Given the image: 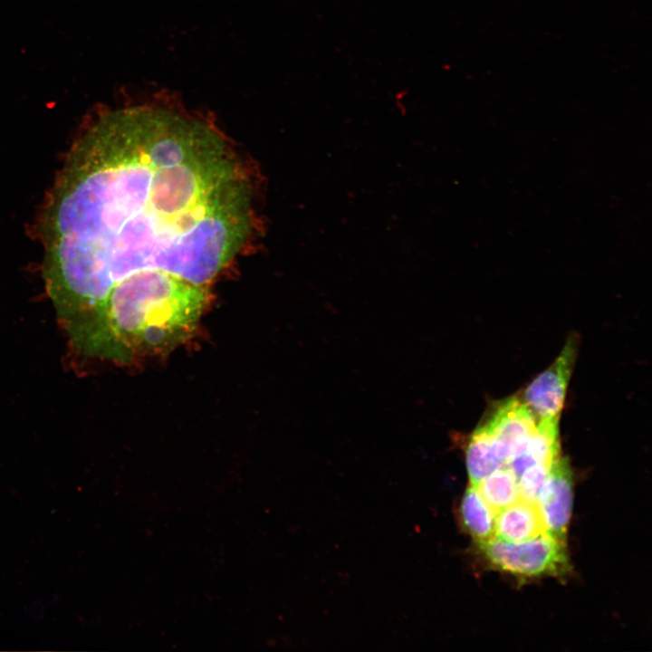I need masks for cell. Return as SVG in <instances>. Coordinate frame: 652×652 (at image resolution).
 <instances>
[{"mask_svg": "<svg viewBox=\"0 0 652 652\" xmlns=\"http://www.w3.org/2000/svg\"><path fill=\"white\" fill-rule=\"evenodd\" d=\"M504 464L523 451L535 429L537 418L523 399L508 398L499 403L485 421Z\"/></svg>", "mask_w": 652, "mask_h": 652, "instance_id": "obj_4", "label": "cell"}, {"mask_svg": "<svg viewBox=\"0 0 652 652\" xmlns=\"http://www.w3.org/2000/svg\"><path fill=\"white\" fill-rule=\"evenodd\" d=\"M559 419L560 417L537 419L535 429L523 450L534 463L551 466L560 457Z\"/></svg>", "mask_w": 652, "mask_h": 652, "instance_id": "obj_10", "label": "cell"}, {"mask_svg": "<svg viewBox=\"0 0 652 652\" xmlns=\"http://www.w3.org/2000/svg\"><path fill=\"white\" fill-rule=\"evenodd\" d=\"M475 487L494 514L521 500L518 480L505 465L494 471Z\"/></svg>", "mask_w": 652, "mask_h": 652, "instance_id": "obj_9", "label": "cell"}, {"mask_svg": "<svg viewBox=\"0 0 652 652\" xmlns=\"http://www.w3.org/2000/svg\"><path fill=\"white\" fill-rule=\"evenodd\" d=\"M476 545L490 565L515 576H561L570 570L565 542L546 533L520 542L492 538Z\"/></svg>", "mask_w": 652, "mask_h": 652, "instance_id": "obj_2", "label": "cell"}, {"mask_svg": "<svg viewBox=\"0 0 652 652\" xmlns=\"http://www.w3.org/2000/svg\"><path fill=\"white\" fill-rule=\"evenodd\" d=\"M250 227L249 187L210 126L150 102L101 115L42 221L45 285L69 340L120 296L210 290Z\"/></svg>", "mask_w": 652, "mask_h": 652, "instance_id": "obj_1", "label": "cell"}, {"mask_svg": "<svg viewBox=\"0 0 652 652\" xmlns=\"http://www.w3.org/2000/svg\"><path fill=\"white\" fill-rule=\"evenodd\" d=\"M537 506L546 534L565 542L572 507V475L567 458L559 457L550 467Z\"/></svg>", "mask_w": 652, "mask_h": 652, "instance_id": "obj_5", "label": "cell"}, {"mask_svg": "<svg viewBox=\"0 0 652 652\" xmlns=\"http://www.w3.org/2000/svg\"><path fill=\"white\" fill-rule=\"evenodd\" d=\"M544 533L537 503L521 499L495 513L494 538L497 540L520 542Z\"/></svg>", "mask_w": 652, "mask_h": 652, "instance_id": "obj_6", "label": "cell"}, {"mask_svg": "<svg viewBox=\"0 0 652 652\" xmlns=\"http://www.w3.org/2000/svg\"><path fill=\"white\" fill-rule=\"evenodd\" d=\"M465 465L470 485L476 486L503 465L493 437L484 422L471 433L465 447Z\"/></svg>", "mask_w": 652, "mask_h": 652, "instance_id": "obj_7", "label": "cell"}, {"mask_svg": "<svg viewBox=\"0 0 652 652\" xmlns=\"http://www.w3.org/2000/svg\"><path fill=\"white\" fill-rule=\"evenodd\" d=\"M579 340L571 334L559 356L525 388L523 401L537 419L560 417L578 351Z\"/></svg>", "mask_w": 652, "mask_h": 652, "instance_id": "obj_3", "label": "cell"}, {"mask_svg": "<svg viewBox=\"0 0 652 652\" xmlns=\"http://www.w3.org/2000/svg\"><path fill=\"white\" fill-rule=\"evenodd\" d=\"M551 466L535 464L526 468L518 478L521 499L537 503L541 490Z\"/></svg>", "mask_w": 652, "mask_h": 652, "instance_id": "obj_11", "label": "cell"}, {"mask_svg": "<svg viewBox=\"0 0 652 652\" xmlns=\"http://www.w3.org/2000/svg\"><path fill=\"white\" fill-rule=\"evenodd\" d=\"M494 516L476 487L470 485L462 497L459 517L464 530L475 543L494 538Z\"/></svg>", "mask_w": 652, "mask_h": 652, "instance_id": "obj_8", "label": "cell"}]
</instances>
